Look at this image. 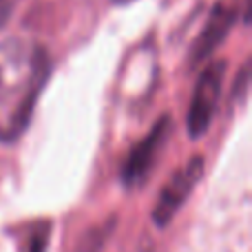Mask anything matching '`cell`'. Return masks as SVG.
<instances>
[{
	"label": "cell",
	"mask_w": 252,
	"mask_h": 252,
	"mask_svg": "<svg viewBox=\"0 0 252 252\" xmlns=\"http://www.w3.org/2000/svg\"><path fill=\"white\" fill-rule=\"evenodd\" d=\"M49 75L51 58L38 42L9 38L0 44V142L11 144L27 130Z\"/></svg>",
	"instance_id": "6da1fadb"
},
{
	"label": "cell",
	"mask_w": 252,
	"mask_h": 252,
	"mask_svg": "<svg viewBox=\"0 0 252 252\" xmlns=\"http://www.w3.org/2000/svg\"><path fill=\"white\" fill-rule=\"evenodd\" d=\"M223 75H226V60H219L208 64L201 71L199 80H197L195 93H192V102L188 109V135L192 139L201 137L208 130L213 115L217 111L219 93H221Z\"/></svg>",
	"instance_id": "7a4b0ae2"
},
{
	"label": "cell",
	"mask_w": 252,
	"mask_h": 252,
	"mask_svg": "<svg viewBox=\"0 0 252 252\" xmlns=\"http://www.w3.org/2000/svg\"><path fill=\"white\" fill-rule=\"evenodd\" d=\"M170 126H173L170 115L168 113L161 115L155 122V126L148 130L146 137L130 148L128 157H126L122 166V182L126 188H137L146 182L157 157H159V151L166 146V139L170 135Z\"/></svg>",
	"instance_id": "3957f363"
},
{
	"label": "cell",
	"mask_w": 252,
	"mask_h": 252,
	"mask_svg": "<svg viewBox=\"0 0 252 252\" xmlns=\"http://www.w3.org/2000/svg\"><path fill=\"white\" fill-rule=\"evenodd\" d=\"M241 2L244 0H215L213 9H210L208 18H206L204 29H201V33L192 42V49H190L192 66L204 62L226 40V35L230 33L232 25L237 22V18L241 13Z\"/></svg>",
	"instance_id": "277c9868"
},
{
	"label": "cell",
	"mask_w": 252,
	"mask_h": 252,
	"mask_svg": "<svg viewBox=\"0 0 252 252\" xmlns=\"http://www.w3.org/2000/svg\"><path fill=\"white\" fill-rule=\"evenodd\" d=\"M201 175H204V157L201 155H192L190 159L186 161V166L175 170V175L166 182V186L161 188L159 199H157L155 210H153V219H155L159 226H166V223L173 219V215L177 213L179 206L188 199V195L192 192L195 184L201 179Z\"/></svg>",
	"instance_id": "5b68a950"
},
{
	"label": "cell",
	"mask_w": 252,
	"mask_h": 252,
	"mask_svg": "<svg viewBox=\"0 0 252 252\" xmlns=\"http://www.w3.org/2000/svg\"><path fill=\"white\" fill-rule=\"evenodd\" d=\"M16 4H18V0H0V29L9 22V18H11Z\"/></svg>",
	"instance_id": "8992f818"
},
{
	"label": "cell",
	"mask_w": 252,
	"mask_h": 252,
	"mask_svg": "<svg viewBox=\"0 0 252 252\" xmlns=\"http://www.w3.org/2000/svg\"><path fill=\"white\" fill-rule=\"evenodd\" d=\"M113 2H118V4H124V2H130V0H113Z\"/></svg>",
	"instance_id": "52a82bcc"
}]
</instances>
